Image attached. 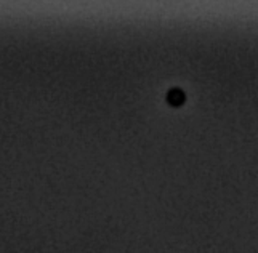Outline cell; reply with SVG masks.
Here are the masks:
<instances>
[]
</instances>
